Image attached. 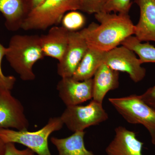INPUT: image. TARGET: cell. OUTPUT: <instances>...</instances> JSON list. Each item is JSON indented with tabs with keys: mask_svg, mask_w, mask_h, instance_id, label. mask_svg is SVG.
I'll list each match as a JSON object with an SVG mask.
<instances>
[{
	"mask_svg": "<svg viewBox=\"0 0 155 155\" xmlns=\"http://www.w3.org/2000/svg\"><path fill=\"white\" fill-rule=\"evenodd\" d=\"M94 16L100 24L92 22L80 31L88 47L108 51L134 35L135 25L128 14L101 11Z\"/></svg>",
	"mask_w": 155,
	"mask_h": 155,
	"instance_id": "obj_1",
	"label": "cell"
},
{
	"mask_svg": "<svg viewBox=\"0 0 155 155\" xmlns=\"http://www.w3.org/2000/svg\"><path fill=\"white\" fill-rule=\"evenodd\" d=\"M5 57L22 80H34L36 76L33 71L34 65L45 57L40 36L14 35L9 41Z\"/></svg>",
	"mask_w": 155,
	"mask_h": 155,
	"instance_id": "obj_2",
	"label": "cell"
},
{
	"mask_svg": "<svg viewBox=\"0 0 155 155\" xmlns=\"http://www.w3.org/2000/svg\"><path fill=\"white\" fill-rule=\"evenodd\" d=\"M60 116L52 117L46 125L34 131L0 129V140L5 143H18L27 147L38 155H52L48 140L53 132L62 129L64 126Z\"/></svg>",
	"mask_w": 155,
	"mask_h": 155,
	"instance_id": "obj_3",
	"label": "cell"
},
{
	"mask_svg": "<svg viewBox=\"0 0 155 155\" xmlns=\"http://www.w3.org/2000/svg\"><path fill=\"white\" fill-rule=\"evenodd\" d=\"M80 10V0H46L29 13L21 28L45 30L61 23L67 12Z\"/></svg>",
	"mask_w": 155,
	"mask_h": 155,
	"instance_id": "obj_4",
	"label": "cell"
},
{
	"mask_svg": "<svg viewBox=\"0 0 155 155\" xmlns=\"http://www.w3.org/2000/svg\"><path fill=\"white\" fill-rule=\"evenodd\" d=\"M109 101L128 123L143 125L149 132L155 145V110L141 99L140 95L110 98Z\"/></svg>",
	"mask_w": 155,
	"mask_h": 155,
	"instance_id": "obj_5",
	"label": "cell"
},
{
	"mask_svg": "<svg viewBox=\"0 0 155 155\" xmlns=\"http://www.w3.org/2000/svg\"><path fill=\"white\" fill-rule=\"evenodd\" d=\"M60 117L64 125L74 133L105 122L108 115L102 104L92 100L86 106L67 107Z\"/></svg>",
	"mask_w": 155,
	"mask_h": 155,
	"instance_id": "obj_6",
	"label": "cell"
},
{
	"mask_svg": "<svg viewBox=\"0 0 155 155\" xmlns=\"http://www.w3.org/2000/svg\"><path fill=\"white\" fill-rule=\"evenodd\" d=\"M103 64L115 71L126 72L135 83L141 81L146 75V70L142 67L135 53L125 46L105 52Z\"/></svg>",
	"mask_w": 155,
	"mask_h": 155,
	"instance_id": "obj_7",
	"label": "cell"
},
{
	"mask_svg": "<svg viewBox=\"0 0 155 155\" xmlns=\"http://www.w3.org/2000/svg\"><path fill=\"white\" fill-rule=\"evenodd\" d=\"M29 125L21 103L11 91L0 89V129L27 130Z\"/></svg>",
	"mask_w": 155,
	"mask_h": 155,
	"instance_id": "obj_8",
	"label": "cell"
},
{
	"mask_svg": "<svg viewBox=\"0 0 155 155\" xmlns=\"http://www.w3.org/2000/svg\"><path fill=\"white\" fill-rule=\"evenodd\" d=\"M88 48L80 31H69L68 45L57 67L61 78L72 77Z\"/></svg>",
	"mask_w": 155,
	"mask_h": 155,
	"instance_id": "obj_9",
	"label": "cell"
},
{
	"mask_svg": "<svg viewBox=\"0 0 155 155\" xmlns=\"http://www.w3.org/2000/svg\"><path fill=\"white\" fill-rule=\"evenodd\" d=\"M57 89L61 101L67 107L78 105L93 98V78L78 81L72 77L63 78Z\"/></svg>",
	"mask_w": 155,
	"mask_h": 155,
	"instance_id": "obj_10",
	"label": "cell"
},
{
	"mask_svg": "<svg viewBox=\"0 0 155 155\" xmlns=\"http://www.w3.org/2000/svg\"><path fill=\"white\" fill-rule=\"evenodd\" d=\"M115 137L106 149L108 155H143V143L134 131L119 126L115 129Z\"/></svg>",
	"mask_w": 155,
	"mask_h": 155,
	"instance_id": "obj_11",
	"label": "cell"
},
{
	"mask_svg": "<svg viewBox=\"0 0 155 155\" xmlns=\"http://www.w3.org/2000/svg\"><path fill=\"white\" fill-rule=\"evenodd\" d=\"M69 31L63 26L51 27L46 34L40 36L45 57L61 60L68 45Z\"/></svg>",
	"mask_w": 155,
	"mask_h": 155,
	"instance_id": "obj_12",
	"label": "cell"
},
{
	"mask_svg": "<svg viewBox=\"0 0 155 155\" xmlns=\"http://www.w3.org/2000/svg\"><path fill=\"white\" fill-rule=\"evenodd\" d=\"M140 16L135 25V37L140 41L155 42V0H134Z\"/></svg>",
	"mask_w": 155,
	"mask_h": 155,
	"instance_id": "obj_13",
	"label": "cell"
},
{
	"mask_svg": "<svg viewBox=\"0 0 155 155\" xmlns=\"http://www.w3.org/2000/svg\"><path fill=\"white\" fill-rule=\"evenodd\" d=\"M93 78V100L103 104L106 94L119 86V72L103 64Z\"/></svg>",
	"mask_w": 155,
	"mask_h": 155,
	"instance_id": "obj_14",
	"label": "cell"
},
{
	"mask_svg": "<svg viewBox=\"0 0 155 155\" xmlns=\"http://www.w3.org/2000/svg\"><path fill=\"white\" fill-rule=\"evenodd\" d=\"M0 12L6 28L12 31L21 28L29 13L26 0H0Z\"/></svg>",
	"mask_w": 155,
	"mask_h": 155,
	"instance_id": "obj_15",
	"label": "cell"
},
{
	"mask_svg": "<svg viewBox=\"0 0 155 155\" xmlns=\"http://www.w3.org/2000/svg\"><path fill=\"white\" fill-rule=\"evenodd\" d=\"M85 132L78 131L64 138L53 137L51 141L58 152V155H96L87 149L84 145Z\"/></svg>",
	"mask_w": 155,
	"mask_h": 155,
	"instance_id": "obj_16",
	"label": "cell"
},
{
	"mask_svg": "<svg viewBox=\"0 0 155 155\" xmlns=\"http://www.w3.org/2000/svg\"><path fill=\"white\" fill-rule=\"evenodd\" d=\"M104 53L88 47L72 78L78 81L92 78L99 67L103 64Z\"/></svg>",
	"mask_w": 155,
	"mask_h": 155,
	"instance_id": "obj_17",
	"label": "cell"
},
{
	"mask_svg": "<svg viewBox=\"0 0 155 155\" xmlns=\"http://www.w3.org/2000/svg\"><path fill=\"white\" fill-rule=\"evenodd\" d=\"M138 56L142 64L155 63V47L149 43H143L135 36H130L121 44Z\"/></svg>",
	"mask_w": 155,
	"mask_h": 155,
	"instance_id": "obj_18",
	"label": "cell"
},
{
	"mask_svg": "<svg viewBox=\"0 0 155 155\" xmlns=\"http://www.w3.org/2000/svg\"><path fill=\"white\" fill-rule=\"evenodd\" d=\"M62 26L69 31H78L83 28L86 22L84 15L77 11L65 14L61 21Z\"/></svg>",
	"mask_w": 155,
	"mask_h": 155,
	"instance_id": "obj_19",
	"label": "cell"
},
{
	"mask_svg": "<svg viewBox=\"0 0 155 155\" xmlns=\"http://www.w3.org/2000/svg\"><path fill=\"white\" fill-rule=\"evenodd\" d=\"M131 5V0H106L102 11L128 14Z\"/></svg>",
	"mask_w": 155,
	"mask_h": 155,
	"instance_id": "obj_20",
	"label": "cell"
},
{
	"mask_svg": "<svg viewBox=\"0 0 155 155\" xmlns=\"http://www.w3.org/2000/svg\"><path fill=\"white\" fill-rule=\"evenodd\" d=\"M7 48L5 47L0 42V89L11 91L14 87L16 79L12 75L6 76L3 73L2 68V61L5 56Z\"/></svg>",
	"mask_w": 155,
	"mask_h": 155,
	"instance_id": "obj_21",
	"label": "cell"
},
{
	"mask_svg": "<svg viewBox=\"0 0 155 155\" xmlns=\"http://www.w3.org/2000/svg\"><path fill=\"white\" fill-rule=\"evenodd\" d=\"M106 0H80V11L88 14H95L102 11Z\"/></svg>",
	"mask_w": 155,
	"mask_h": 155,
	"instance_id": "obj_22",
	"label": "cell"
},
{
	"mask_svg": "<svg viewBox=\"0 0 155 155\" xmlns=\"http://www.w3.org/2000/svg\"><path fill=\"white\" fill-rule=\"evenodd\" d=\"M5 144L4 155H35V153L29 149L19 150L16 147L14 143H9Z\"/></svg>",
	"mask_w": 155,
	"mask_h": 155,
	"instance_id": "obj_23",
	"label": "cell"
},
{
	"mask_svg": "<svg viewBox=\"0 0 155 155\" xmlns=\"http://www.w3.org/2000/svg\"><path fill=\"white\" fill-rule=\"evenodd\" d=\"M141 99L155 110V85L140 95Z\"/></svg>",
	"mask_w": 155,
	"mask_h": 155,
	"instance_id": "obj_24",
	"label": "cell"
},
{
	"mask_svg": "<svg viewBox=\"0 0 155 155\" xmlns=\"http://www.w3.org/2000/svg\"><path fill=\"white\" fill-rule=\"evenodd\" d=\"M46 0H26L29 13L40 6Z\"/></svg>",
	"mask_w": 155,
	"mask_h": 155,
	"instance_id": "obj_25",
	"label": "cell"
},
{
	"mask_svg": "<svg viewBox=\"0 0 155 155\" xmlns=\"http://www.w3.org/2000/svg\"><path fill=\"white\" fill-rule=\"evenodd\" d=\"M5 143L0 140V155H4L5 150Z\"/></svg>",
	"mask_w": 155,
	"mask_h": 155,
	"instance_id": "obj_26",
	"label": "cell"
}]
</instances>
